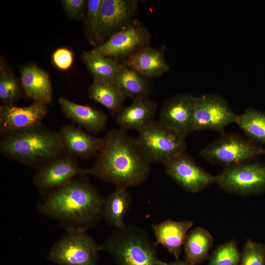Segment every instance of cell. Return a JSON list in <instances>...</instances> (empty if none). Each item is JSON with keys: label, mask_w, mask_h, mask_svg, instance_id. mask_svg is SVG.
<instances>
[{"label": "cell", "mask_w": 265, "mask_h": 265, "mask_svg": "<svg viewBox=\"0 0 265 265\" xmlns=\"http://www.w3.org/2000/svg\"><path fill=\"white\" fill-rule=\"evenodd\" d=\"M103 145L86 174L128 188L143 183L150 172L151 163L138 147L135 137L120 128H111L103 137Z\"/></svg>", "instance_id": "cell-1"}, {"label": "cell", "mask_w": 265, "mask_h": 265, "mask_svg": "<svg viewBox=\"0 0 265 265\" xmlns=\"http://www.w3.org/2000/svg\"><path fill=\"white\" fill-rule=\"evenodd\" d=\"M104 200L88 181L76 178L44 195L38 209L57 221L66 231L86 232L103 218Z\"/></svg>", "instance_id": "cell-2"}, {"label": "cell", "mask_w": 265, "mask_h": 265, "mask_svg": "<svg viewBox=\"0 0 265 265\" xmlns=\"http://www.w3.org/2000/svg\"><path fill=\"white\" fill-rule=\"evenodd\" d=\"M3 134L1 153L37 169L66 154L58 132L48 130L42 124Z\"/></svg>", "instance_id": "cell-3"}, {"label": "cell", "mask_w": 265, "mask_h": 265, "mask_svg": "<svg viewBox=\"0 0 265 265\" xmlns=\"http://www.w3.org/2000/svg\"><path fill=\"white\" fill-rule=\"evenodd\" d=\"M157 246L145 230L125 223L115 228L99 250L109 254L117 265H159Z\"/></svg>", "instance_id": "cell-4"}, {"label": "cell", "mask_w": 265, "mask_h": 265, "mask_svg": "<svg viewBox=\"0 0 265 265\" xmlns=\"http://www.w3.org/2000/svg\"><path fill=\"white\" fill-rule=\"evenodd\" d=\"M136 142L150 162L166 161L185 152V138L154 120L137 131Z\"/></svg>", "instance_id": "cell-5"}, {"label": "cell", "mask_w": 265, "mask_h": 265, "mask_svg": "<svg viewBox=\"0 0 265 265\" xmlns=\"http://www.w3.org/2000/svg\"><path fill=\"white\" fill-rule=\"evenodd\" d=\"M264 154L265 148L235 133H223L199 152V155L211 164L226 166L246 162Z\"/></svg>", "instance_id": "cell-6"}, {"label": "cell", "mask_w": 265, "mask_h": 265, "mask_svg": "<svg viewBox=\"0 0 265 265\" xmlns=\"http://www.w3.org/2000/svg\"><path fill=\"white\" fill-rule=\"evenodd\" d=\"M99 245L86 232L66 231L51 247L48 259L59 265H97Z\"/></svg>", "instance_id": "cell-7"}, {"label": "cell", "mask_w": 265, "mask_h": 265, "mask_svg": "<svg viewBox=\"0 0 265 265\" xmlns=\"http://www.w3.org/2000/svg\"><path fill=\"white\" fill-rule=\"evenodd\" d=\"M224 191L249 195L265 190V165L244 162L226 166L216 176V182Z\"/></svg>", "instance_id": "cell-8"}, {"label": "cell", "mask_w": 265, "mask_h": 265, "mask_svg": "<svg viewBox=\"0 0 265 265\" xmlns=\"http://www.w3.org/2000/svg\"><path fill=\"white\" fill-rule=\"evenodd\" d=\"M237 116L219 96L204 94L194 97L193 132L211 130L223 132L227 126L235 123Z\"/></svg>", "instance_id": "cell-9"}, {"label": "cell", "mask_w": 265, "mask_h": 265, "mask_svg": "<svg viewBox=\"0 0 265 265\" xmlns=\"http://www.w3.org/2000/svg\"><path fill=\"white\" fill-rule=\"evenodd\" d=\"M86 174L76 158L66 154L37 169L33 183L39 193L45 195L70 183L77 176Z\"/></svg>", "instance_id": "cell-10"}, {"label": "cell", "mask_w": 265, "mask_h": 265, "mask_svg": "<svg viewBox=\"0 0 265 265\" xmlns=\"http://www.w3.org/2000/svg\"><path fill=\"white\" fill-rule=\"evenodd\" d=\"M166 175L187 192L197 193L216 182L190 156L183 153L162 163Z\"/></svg>", "instance_id": "cell-11"}, {"label": "cell", "mask_w": 265, "mask_h": 265, "mask_svg": "<svg viewBox=\"0 0 265 265\" xmlns=\"http://www.w3.org/2000/svg\"><path fill=\"white\" fill-rule=\"evenodd\" d=\"M136 0H103L95 37L106 40L130 25L138 4Z\"/></svg>", "instance_id": "cell-12"}, {"label": "cell", "mask_w": 265, "mask_h": 265, "mask_svg": "<svg viewBox=\"0 0 265 265\" xmlns=\"http://www.w3.org/2000/svg\"><path fill=\"white\" fill-rule=\"evenodd\" d=\"M149 41L148 30L140 22L134 20L94 49L108 57H120L129 56L147 46Z\"/></svg>", "instance_id": "cell-13"}, {"label": "cell", "mask_w": 265, "mask_h": 265, "mask_svg": "<svg viewBox=\"0 0 265 265\" xmlns=\"http://www.w3.org/2000/svg\"><path fill=\"white\" fill-rule=\"evenodd\" d=\"M194 97L188 94H180L168 98L161 107L158 120L185 138L193 132Z\"/></svg>", "instance_id": "cell-14"}, {"label": "cell", "mask_w": 265, "mask_h": 265, "mask_svg": "<svg viewBox=\"0 0 265 265\" xmlns=\"http://www.w3.org/2000/svg\"><path fill=\"white\" fill-rule=\"evenodd\" d=\"M47 113L46 105L41 103L24 107L3 105L0 107V131L5 133L39 125Z\"/></svg>", "instance_id": "cell-15"}, {"label": "cell", "mask_w": 265, "mask_h": 265, "mask_svg": "<svg viewBox=\"0 0 265 265\" xmlns=\"http://www.w3.org/2000/svg\"><path fill=\"white\" fill-rule=\"evenodd\" d=\"M65 153L75 158L97 156L103 138L89 134L73 124H65L57 132Z\"/></svg>", "instance_id": "cell-16"}, {"label": "cell", "mask_w": 265, "mask_h": 265, "mask_svg": "<svg viewBox=\"0 0 265 265\" xmlns=\"http://www.w3.org/2000/svg\"><path fill=\"white\" fill-rule=\"evenodd\" d=\"M193 225L190 220L174 221L170 219L152 224L157 245L165 247L176 259L179 260L187 233Z\"/></svg>", "instance_id": "cell-17"}, {"label": "cell", "mask_w": 265, "mask_h": 265, "mask_svg": "<svg viewBox=\"0 0 265 265\" xmlns=\"http://www.w3.org/2000/svg\"><path fill=\"white\" fill-rule=\"evenodd\" d=\"M164 50L146 46L130 55L125 64L148 79L159 77L169 70Z\"/></svg>", "instance_id": "cell-18"}, {"label": "cell", "mask_w": 265, "mask_h": 265, "mask_svg": "<svg viewBox=\"0 0 265 265\" xmlns=\"http://www.w3.org/2000/svg\"><path fill=\"white\" fill-rule=\"evenodd\" d=\"M157 109V104L149 97L134 99L115 115V121L123 130L137 132L154 120Z\"/></svg>", "instance_id": "cell-19"}, {"label": "cell", "mask_w": 265, "mask_h": 265, "mask_svg": "<svg viewBox=\"0 0 265 265\" xmlns=\"http://www.w3.org/2000/svg\"><path fill=\"white\" fill-rule=\"evenodd\" d=\"M58 102L66 117L88 131L96 133L106 128L107 115L103 111L75 103L65 97Z\"/></svg>", "instance_id": "cell-20"}, {"label": "cell", "mask_w": 265, "mask_h": 265, "mask_svg": "<svg viewBox=\"0 0 265 265\" xmlns=\"http://www.w3.org/2000/svg\"><path fill=\"white\" fill-rule=\"evenodd\" d=\"M22 84L26 95L35 102L44 104L52 101V88L48 74L35 65L23 67L21 71Z\"/></svg>", "instance_id": "cell-21"}, {"label": "cell", "mask_w": 265, "mask_h": 265, "mask_svg": "<svg viewBox=\"0 0 265 265\" xmlns=\"http://www.w3.org/2000/svg\"><path fill=\"white\" fill-rule=\"evenodd\" d=\"M149 79L125 64H120L113 84L126 99L134 100L149 97L153 88Z\"/></svg>", "instance_id": "cell-22"}, {"label": "cell", "mask_w": 265, "mask_h": 265, "mask_svg": "<svg viewBox=\"0 0 265 265\" xmlns=\"http://www.w3.org/2000/svg\"><path fill=\"white\" fill-rule=\"evenodd\" d=\"M132 205V197L128 188L116 187L104 200L103 218L106 223L115 228L125 223L124 217Z\"/></svg>", "instance_id": "cell-23"}, {"label": "cell", "mask_w": 265, "mask_h": 265, "mask_svg": "<svg viewBox=\"0 0 265 265\" xmlns=\"http://www.w3.org/2000/svg\"><path fill=\"white\" fill-rule=\"evenodd\" d=\"M213 244L212 234L202 227L193 228L187 234L183 245L185 261L190 265H197L209 256Z\"/></svg>", "instance_id": "cell-24"}, {"label": "cell", "mask_w": 265, "mask_h": 265, "mask_svg": "<svg viewBox=\"0 0 265 265\" xmlns=\"http://www.w3.org/2000/svg\"><path fill=\"white\" fill-rule=\"evenodd\" d=\"M81 59L94 80L113 84L120 64L94 49L84 52Z\"/></svg>", "instance_id": "cell-25"}, {"label": "cell", "mask_w": 265, "mask_h": 265, "mask_svg": "<svg viewBox=\"0 0 265 265\" xmlns=\"http://www.w3.org/2000/svg\"><path fill=\"white\" fill-rule=\"evenodd\" d=\"M90 98L115 115L124 107L126 98L113 84L94 80L88 88Z\"/></svg>", "instance_id": "cell-26"}, {"label": "cell", "mask_w": 265, "mask_h": 265, "mask_svg": "<svg viewBox=\"0 0 265 265\" xmlns=\"http://www.w3.org/2000/svg\"><path fill=\"white\" fill-rule=\"evenodd\" d=\"M235 123L250 140L265 144V112L248 108L237 115Z\"/></svg>", "instance_id": "cell-27"}, {"label": "cell", "mask_w": 265, "mask_h": 265, "mask_svg": "<svg viewBox=\"0 0 265 265\" xmlns=\"http://www.w3.org/2000/svg\"><path fill=\"white\" fill-rule=\"evenodd\" d=\"M241 257L237 242L231 240L214 249L208 265H239Z\"/></svg>", "instance_id": "cell-28"}, {"label": "cell", "mask_w": 265, "mask_h": 265, "mask_svg": "<svg viewBox=\"0 0 265 265\" xmlns=\"http://www.w3.org/2000/svg\"><path fill=\"white\" fill-rule=\"evenodd\" d=\"M239 265H265V244L248 239Z\"/></svg>", "instance_id": "cell-29"}, {"label": "cell", "mask_w": 265, "mask_h": 265, "mask_svg": "<svg viewBox=\"0 0 265 265\" xmlns=\"http://www.w3.org/2000/svg\"><path fill=\"white\" fill-rule=\"evenodd\" d=\"M20 96L19 85L12 73L4 72L0 76V99L3 105H13Z\"/></svg>", "instance_id": "cell-30"}, {"label": "cell", "mask_w": 265, "mask_h": 265, "mask_svg": "<svg viewBox=\"0 0 265 265\" xmlns=\"http://www.w3.org/2000/svg\"><path fill=\"white\" fill-rule=\"evenodd\" d=\"M103 0L87 1V21L90 31L95 37L97 30L100 7Z\"/></svg>", "instance_id": "cell-31"}, {"label": "cell", "mask_w": 265, "mask_h": 265, "mask_svg": "<svg viewBox=\"0 0 265 265\" xmlns=\"http://www.w3.org/2000/svg\"><path fill=\"white\" fill-rule=\"evenodd\" d=\"M53 61L57 68L62 70L69 68L73 61L72 52L66 48L56 50L53 54Z\"/></svg>", "instance_id": "cell-32"}, {"label": "cell", "mask_w": 265, "mask_h": 265, "mask_svg": "<svg viewBox=\"0 0 265 265\" xmlns=\"http://www.w3.org/2000/svg\"><path fill=\"white\" fill-rule=\"evenodd\" d=\"M61 2L64 11L70 17L75 19L82 17L85 0H63Z\"/></svg>", "instance_id": "cell-33"}, {"label": "cell", "mask_w": 265, "mask_h": 265, "mask_svg": "<svg viewBox=\"0 0 265 265\" xmlns=\"http://www.w3.org/2000/svg\"><path fill=\"white\" fill-rule=\"evenodd\" d=\"M158 264L159 265H190L186 263L185 261L180 260L171 263H166L159 260Z\"/></svg>", "instance_id": "cell-34"}]
</instances>
